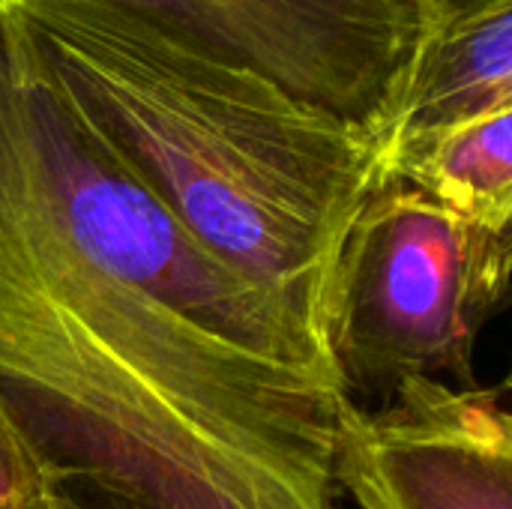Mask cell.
<instances>
[{"label":"cell","mask_w":512,"mask_h":509,"mask_svg":"<svg viewBox=\"0 0 512 509\" xmlns=\"http://www.w3.org/2000/svg\"><path fill=\"white\" fill-rule=\"evenodd\" d=\"M327 345L204 249L6 48L0 414L147 509H339Z\"/></svg>","instance_id":"6da1fadb"},{"label":"cell","mask_w":512,"mask_h":509,"mask_svg":"<svg viewBox=\"0 0 512 509\" xmlns=\"http://www.w3.org/2000/svg\"><path fill=\"white\" fill-rule=\"evenodd\" d=\"M9 54L216 258L324 345L345 234L387 180L375 135L96 0H6Z\"/></svg>","instance_id":"7a4b0ae2"},{"label":"cell","mask_w":512,"mask_h":509,"mask_svg":"<svg viewBox=\"0 0 512 509\" xmlns=\"http://www.w3.org/2000/svg\"><path fill=\"white\" fill-rule=\"evenodd\" d=\"M510 231L474 225L405 180H384L354 216L330 297L327 351L345 393L402 378L474 387V348L510 285Z\"/></svg>","instance_id":"3957f363"},{"label":"cell","mask_w":512,"mask_h":509,"mask_svg":"<svg viewBox=\"0 0 512 509\" xmlns=\"http://www.w3.org/2000/svg\"><path fill=\"white\" fill-rule=\"evenodd\" d=\"M6 3V0H0ZM387 144L432 0H96Z\"/></svg>","instance_id":"277c9868"},{"label":"cell","mask_w":512,"mask_h":509,"mask_svg":"<svg viewBox=\"0 0 512 509\" xmlns=\"http://www.w3.org/2000/svg\"><path fill=\"white\" fill-rule=\"evenodd\" d=\"M336 489L360 509H512V417L498 390L396 381L339 420Z\"/></svg>","instance_id":"5b68a950"},{"label":"cell","mask_w":512,"mask_h":509,"mask_svg":"<svg viewBox=\"0 0 512 509\" xmlns=\"http://www.w3.org/2000/svg\"><path fill=\"white\" fill-rule=\"evenodd\" d=\"M504 108H512V0L447 3L414 57L384 168L399 150Z\"/></svg>","instance_id":"8992f818"},{"label":"cell","mask_w":512,"mask_h":509,"mask_svg":"<svg viewBox=\"0 0 512 509\" xmlns=\"http://www.w3.org/2000/svg\"><path fill=\"white\" fill-rule=\"evenodd\" d=\"M405 180L450 213L510 231L512 108L477 117L387 159V180Z\"/></svg>","instance_id":"52a82bcc"},{"label":"cell","mask_w":512,"mask_h":509,"mask_svg":"<svg viewBox=\"0 0 512 509\" xmlns=\"http://www.w3.org/2000/svg\"><path fill=\"white\" fill-rule=\"evenodd\" d=\"M0 509H66L63 483L0 414Z\"/></svg>","instance_id":"ba28073f"},{"label":"cell","mask_w":512,"mask_h":509,"mask_svg":"<svg viewBox=\"0 0 512 509\" xmlns=\"http://www.w3.org/2000/svg\"><path fill=\"white\" fill-rule=\"evenodd\" d=\"M63 501H66V509H147L123 492H114V489H105L96 483H84V480L63 483Z\"/></svg>","instance_id":"9c48e42d"},{"label":"cell","mask_w":512,"mask_h":509,"mask_svg":"<svg viewBox=\"0 0 512 509\" xmlns=\"http://www.w3.org/2000/svg\"><path fill=\"white\" fill-rule=\"evenodd\" d=\"M432 3H435V6L441 9V6H447V3H468V0H432Z\"/></svg>","instance_id":"30bf717a"}]
</instances>
